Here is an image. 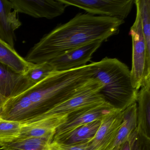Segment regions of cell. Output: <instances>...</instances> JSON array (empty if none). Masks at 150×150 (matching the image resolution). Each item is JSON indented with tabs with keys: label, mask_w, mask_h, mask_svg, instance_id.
I'll list each match as a JSON object with an SVG mask.
<instances>
[{
	"label": "cell",
	"mask_w": 150,
	"mask_h": 150,
	"mask_svg": "<svg viewBox=\"0 0 150 150\" xmlns=\"http://www.w3.org/2000/svg\"><path fill=\"white\" fill-rule=\"evenodd\" d=\"M122 122V112L115 110L103 120L94 137L88 142L86 150H112V144Z\"/></svg>",
	"instance_id": "cell-10"
},
{
	"label": "cell",
	"mask_w": 150,
	"mask_h": 150,
	"mask_svg": "<svg viewBox=\"0 0 150 150\" xmlns=\"http://www.w3.org/2000/svg\"><path fill=\"white\" fill-rule=\"evenodd\" d=\"M11 0H0V39L14 48L15 31L22 25Z\"/></svg>",
	"instance_id": "cell-12"
},
{
	"label": "cell",
	"mask_w": 150,
	"mask_h": 150,
	"mask_svg": "<svg viewBox=\"0 0 150 150\" xmlns=\"http://www.w3.org/2000/svg\"><path fill=\"white\" fill-rule=\"evenodd\" d=\"M57 71L49 61L34 64L25 74L28 79L34 85L45 79Z\"/></svg>",
	"instance_id": "cell-21"
},
{
	"label": "cell",
	"mask_w": 150,
	"mask_h": 150,
	"mask_svg": "<svg viewBox=\"0 0 150 150\" xmlns=\"http://www.w3.org/2000/svg\"><path fill=\"white\" fill-rule=\"evenodd\" d=\"M34 85L25 74L0 63V94L7 100L18 96Z\"/></svg>",
	"instance_id": "cell-11"
},
{
	"label": "cell",
	"mask_w": 150,
	"mask_h": 150,
	"mask_svg": "<svg viewBox=\"0 0 150 150\" xmlns=\"http://www.w3.org/2000/svg\"><path fill=\"white\" fill-rule=\"evenodd\" d=\"M22 127V124L20 122L0 117V146L19 138Z\"/></svg>",
	"instance_id": "cell-19"
},
{
	"label": "cell",
	"mask_w": 150,
	"mask_h": 150,
	"mask_svg": "<svg viewBox=\"0 0 150 150\" xmlns=\"http://www.w3.org/2000/svg\"><path fill=\"white\" fill-rule=\"evenodd\" d=\"M0 63L22 74H26L34 64L25 60L16 51L14 48L1 39Z\"/></svg>",
	"instance_id": "cell-16"
},
{
	"label": "cell",
	"mask_w": 150,
	"mask_h": 150,
	"mask_svg": "<svg viewBox=\"0 0 150 150\" xmlns=\"http://www.w3.org/2000/svg\"><path fill=\"white\" fill-rule=\"evenodd\" d=\"M105 41L97 40L66 52L49 60L57 71H68L86 65L92 56Z\"/></svg>",
	"instance_id": "cell-8"
},
{
	"label": "cell",
	"mask_w": 150,
	"mask_h": 150,
	"mask_svg": "<svg viewBox=\"0 0 150 150\" xmlns=\"http://www.w3.org/2000/svg\"><path fill=\"white\" fill-rule=\"evenodd\" d=\"M118 148H119V146H117V147H115L114 149H113V150H118Z\"/></svg>",
	"instance_id": "cell-26"
},
{
	"label": "cell",
	"mask_w": 150,
	"mask_h": 150,
	"mask_svg": "<svg viewBox=\"0 0 150 150\" xmlns=\"http://www.w3.org/2000/svg\"><path fill=\"white\" fill-rule=\"evenodd\" d=\"M129 35L132 40V81L133 87L139 90L142 86L150 85V51L146 46L141 17L137 10Z\"/></svg>",
	"instance_id": "cell-4"
},
{
	"label": "cell",
	"mask_w": 150,
	"mask_h": 150,
	"mask_svg": "<svg viewBox=\"0 0 150 150\" xmlns=\"http://www.w3.org/2000/svg\"><path fill=\"white\" fill-rule=\"evenodd\" d=\"M122 112V122L112 144V150L122 144L132 132L137 129V102L130 105Z\"/></svg>",
	"instance_id": "cell-17"
},
{
	"label": "cell",
	"mask_w": 150,
	"mask_h": 150,
	"mask_svg": "<svg viewBox=\"0 0 150 150\" xmlns=\"http://www.w3.org/2000/svg\"><path fill=\"white\" fill-rule=\"evenodd\" d=\"M88 142L84 144H64L56 141H52L51 147L52 150H86Z\"/></svg>",
	"instance_id": "cell-22"
},
{
	"label": "cell",
	"mask_w": 150,
	"mask_h": 150,
	"mask_svg": "<svg viewBox=\"0 0 150 150\" xmlns=\"http://www.w3.org/2000/svg\"><path fill=\"white\" fill-rule=\"evenodd\" d=\"M68 6L83 9L87 13L123 20L127 18L134 4V0H61Z\"/></svg>",
	"instance_id": "cell-6"
},
{
	"label": "cell",
	"mask_w": 150,
	"mask_h": 150,
	"mask_svg": "<svg viewBox=\"0 0 150 150\" xmlns=\"http://www.w3.org/2000/svg\"><path fill=\"white\" fill-rule=\"evenodd\" d=\"M134 4L140 15L143 34L147 49L150 51V1L135 0Z\"/></svg>",
	"instance_id": "cell-20"
},
{
	"label": "cell",
	"mask_w": 150,
	"mask_h": 150,
	"mask_svg": "<svg viewBox=\"0 0 150 150\" xmlns=\"http://www.w3.org/2000/svg\"><path fill=\"white\" fill-rule=\"evenodd\" d=\"M115 110L105 103L74 111L68 115L65 122L57 129L52 139L64 136L81 125L103 119Z\"/></svg>",
	"instance_id": "cell-7"
},
{
	"label": "cell",
	"mask_w": 150,
	"mask_h": 150,
	"mask_svg": "<svg viewBox=\"0 0 150 150\" xmlns=\"http://www.w3.org/2000/svg\"><path fill=\"white\" fill-rule=\"evenodd\" d=\"M13 8L36 18L52 19L64 13L67 7L61 0H11Z\"/></svg>",
	"instance_id": "cell-9"
},
{
	"label": "cell",
	"mask_w": 150,
	"mask_h": 150,
	"mask_svg": "<svg viewBox=\"0 0 150 150\" xmlns=\"http://www.w3.org/2000/svg\"><path fill=\"white\" fill-rule=\"evenodd\" d=\"M124 22L117 18L79 13L68 22L45 35L24 59L30 63L39 64L96 40L105 41L118 33Z\"/></svg>",
	"instance_id": "cell-2"
},
{
	"label": "cell",
	"mask_w": 150,
	"mask_h": 150,
	"mask_svg": "<svg viewBox=\"0 0 150 150\" xmlns=\"http://www.w3.org/2000/svg\"><path fill=\"white\" fill-rule=\"evenodd\" d=\"M137 133V129L132 132L125 141L119 146L118 150H132L133 142Z\"/></svg>",
	"instance_id": "cell-24"
},
{
	"label": "cell",
	"mask_w": 150,
	"mask_h": 150,
	"mask_svg": "<svg viewBox=\"0 0 150 150\" xmlns=\"http://www.w3.org/2000/svg\"><path fill=\"white\" fill-rule=\"evenodd\" d=\"M93 63L94 77L102 84L100 93L108 103L123 111L137 102L139 90L133 87L130 70L125 64L108 57Z\"/></svg>",
	"instance_id": "cell-3"
},
{
	"label": "cell",
	"mask_w": 150,
	"mask_h": 150,
	"mask_svg": "<svg viewBox=\"0 0 150 150\" xmlns=\"http://www.w3.org/2000/svg\"><path fill=\"white\" fill-rule=\"evenodd\" d=\"M137 103L138 134L150 139V85L140 88Z\"/></svg>",
	"instance_id": "cell-14"
},
{
	"label": "cell",
	"mask_w": 150,
	"mask_h": 150,
	"mask_svg": "<svg viewBox=\"0 0 150 150\" xmlns=\"http://www.w3.org/2000/svg\"><path fill=\"white\" fill-rule=\"evenodd\" d=\"M93 62L56 71L18 96L7 100L0 114L3 119L30 123L88 86L94 80Z\"/></svg>",
	"instance_id": "cell-1"
},
{
	"label": "cell",
	"mask_w": 150,
	"mask_h": 150,
	"mask_svg": "<svg viewBox=\"0 0 150 150\" xmlns=\"http://www.w3.org/2000/svg\"><path fill=\"white\" fill-rule=\"evenodd\" d=\"M7 100V99L6 98L0 94V114L2 111L3 107H4V105H5Z\"/></svg>",
	"instance_id": "cell-25"
},
{
	"label": "cell",
	"mask_w": 150,
	"mask_h": 150,
	"mask_svg": "<svg viewBox=\"0 0 150 150\" xmlns=\"http://www.w3.org/2000/svg\"><path fill=\"white\" fill-rule=\"evenodd\" d=\"M0 150H4L3 149H1V148H0Z\"/></svg>",
	"instance_id": "cell-27"
},
{
	"label": "cell",
	"mask_w": 150,
	"mask_h": 150,
	"mask_svg": "<svg viewBox=\"0 0 150 150\" xmlns=\"http://www.w3.org/2000/svg\"><path fill=\"white\" fill-rule=\"evenodd\" d=\"M52 140L49 138L18 139L0 148L4 150H52Z\"/></svg>",
	"instance_id": "cell-18"
},
{
	"label": "cell",
	"mask_w": 150,
	"mask_h": 150,
	"mask_svg": "<svg viewBox=\"0 0 150 150\" xmlns=\"http://www.w3.org/2000/svg\"><path fill=\"white\" fill-rule=\"evenodd\" d=\"M103 86L101 82L95 78L85 89L53 107L31 123L49 117L67 116L79 110L107 103L100 93Z\"/></svg>",
	"instance_id": "cell-5"
},
{
	"label": "cell",
	"mask_w": 150,
	"mask_h": 150,
	"mask_svg": "<svg viewBox=\"0 0 150 150\" xmlns=\"http://www.w3.org/2000/svg\"><path fill=\"white\" fill-rule=\"evenodd\" d=\"M132 150H150V139L141 137L137 133Z\"/></svg>",
	"instance_id": "cell-23"
},
{
	"label": "cell",
	"mask_w": 150,
	"mask_h": 150,
	"mask_svg": "<svg viewBox=\"0 0 150 150\" xmlns=\"http://www.w3.org/2000/svg\"><path fill=\"white\" fill-rule=\"evenodd\" d=\"M67 116L64 115L49 117L31 123L23 124L18 139L36 137L49 138L52 139L57 129L65 122Z\"/></svg>",
	"instance_id": "cell-13"
},
{
	"label": "cell",
	"mask_w": 150,
	"mask_h": 150,
	"mask_svg": "<svg viewBox=\"0 0 150 150\" xmlns=\"http://www.w3.org/2000/svg\"><path fill=\"white\" fill-rule=\"evenodd\" d=\"M103 119L96 120L79 126L64 136L52 139V141L69 144L88 143L94 137Z\"/></svg>",
	"instance_id": "cell-15"
}]
</instances>
